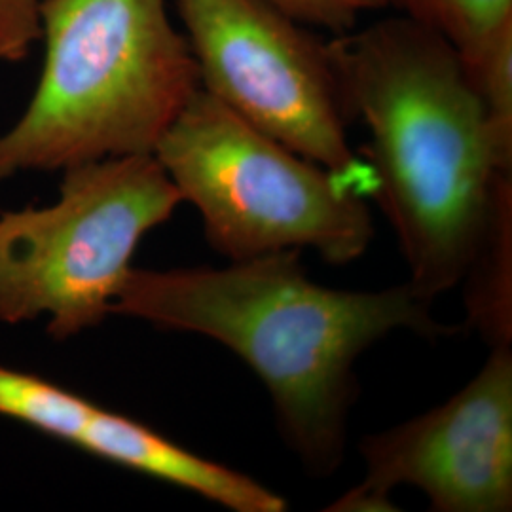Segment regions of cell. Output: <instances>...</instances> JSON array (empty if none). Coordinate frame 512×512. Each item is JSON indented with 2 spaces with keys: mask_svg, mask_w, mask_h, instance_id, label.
I'll list each match as a JSON object with an SVG mask.
<instances>
[{
  "mask_svg": "<svg viewBox=\"0 0 512 512\" xmlns=\"http://www.w3.org/2000/svg\"><path fill=\"white\" fill-rule=\"evenodd\" d=\"M349 122L368 131L366 164L408 268L435 300L461 283L497 184L482 103L458 48L404 16L330 38Z\"/></svg>",
  "mask_w": 512,
  "mask_h": 512,
  "instance_id": "7a4b0ae2",
  "label": "cell"
},
{
  "mask_svg": "<svg viewBox=\"0 0 512 512\" xmlns=\"http://www.w3.org/2000/svg\"><path fill=\"white\" fill-rule=\"evenodd\" d=\"M37 92L0 135V181L154 154L200 74L165 0H40Z\"/></svg>",
  "mask_w": 512,
  "mask_h": 512,
  "instance_id": "3957f363",
  "label": "cell"
},
{
  "mask_svg": "<svg viewBox=\"0 0 512 512\" xmlns=\"http://www.w3.org/2000/svg\"><path fill=\"white\" fill-rule=\"evenodd\" d=\"M40 40V0H0V63L23 61Z\"/></svg>",
  "mask_w": 512,
  "mask_h": 512,
  "instance_id": "4fadbf2b",
  "label": "cell"
},
{
  "mask_svg": "<svg viewBox=\"0 0 512 512\" xmlns=\"http://www.w3.org/2000/svg\"><path fill=\"white\" fill-rule=\"evenodd\" d=\"M0 416L230 511H287V501L255 478L202 458L145 423L37 374L0 366Z\"/></svg>",
  "mask_w": 512,
  "mask_h": 512,
  "instance_id": "ba28073f",
  "label": "cell"
},
{
  "mask_svg": "<svg viewBox=\"0 0 512 512\" xmlns=\"http://www.w3.org/2000/svg\"><path fill=\"white\" fill-rule=\"evenodd\" d=\"M294 21L311 29L327 31L332 37L357 27L363 14L387 8L384 0H266Z\"/></svg>",
  "mask_w": 512,
  "mask_h": 512,
  "instance_id": "7c38bea8",
  "label": "cell"
},
{
  "mask_svg": "<svg viewBox=\"0 0 512 512\" xmlns=\"http://www.w3.org/2000/svg\"><path fill=\"white\" fill-rule=\"evenodd\" d=\"M467 327L488 348H512V177L497 184L488 217L463 272Z\"/></svg>",
  "mask_w": 512,
  "mask_h": 512,
  "instance_id": "9c48e42d",
  "label": "cell"
},
{
  "mask_svg": "<svg viewBox=\"0 0 512 512\" xmlns=\"http://www.w3.org/2000/svg\"><path fill=\"white\" fill-rule=\"evenodd\" d=\"M181 203L154 154L65 169L52 205L0 215V321L48 315L55 340L97 327L112 315L139 243Z\"/></svg>",
  "mask_w": 512,
  "mask_h": 512,
  "instance_id": "5b68a950",
  "label": "cell"
},
{
  "mask_svg": "<svg viewBox=\"0 0 512 512\" xmlns=\"http://www.w3.org/2000/svg\"><path fill=\"white\" fill-rule=\"evenodd\" d=\"M110 313L200 334L238 355L266 385L281 437L313 476H330L344 461L355 365L366 349L397 330L458 332L408 281L330 289L311 281L294 249L222 268H131Z\"/></svg>",
  "mask_w": 512,
  "mask_h": 512,
  "instance_id": "6da1fadb",
  "label": "cell"
},
{
  "mask_svg": "<svg viewBox=\"0 0 512 512\" xmlns=\"http://www.w3.org/2000/svg\"><path fill=\"white\" fill-rule=\"evenodd\" d=\"M365 476L327 511H395L414 486L437 512L512 509V348H492L446 403L361 440Z\"/></svg>",
  "mask_w": 512,
  "mask_h": 512,
  "instance_id": "52a82bcc",
  "label": "cell"
},
{
  "mask_svg": "<svg viewBox=\"0 0 512 512\" xmlns=\"http://www.w3.org/2000/svg\"><path fill=\"white\" fill-rule=\"evenodd\" d=\"M154 156L228 260L311 249L329 264L365 255L374 220L365 192L194 93Z\"/></svg>",
  "mask_w": 512,
  "mask_h": 512,
  "instance_id": "277c9868",
  "label": "cell"
},
{
  "mask_svg": "<svg viewBox=\"0 0 512 512\" xmlns=\"http://www.w3.org/2000/svg\"><path fill=\"white\" fill-rule=\"evenodd\" d=\"M387 8L450 40L463 59L475 61L512 21V0H384Z\"/></svg>",
  "mask_w": 512,
  "mask_h": 512,
  "instance_id": "30bf717a",
  "label": "cell"
},
{
  "mask_svg": "<svg viewBox=\"0 0 512 512\" xmlns=\"http://www.w3.org/2000/svg\"><path fill=\"white\" fill-rule=\"evenodd\" d=\"M482 103L499 165L512 173V21L471 63H463Z\"/></svg>",
  "mask_w": 512,
  "mask_h": 512,
  "instance_id": "8fae6325",
  "label": "cell"
},
{
  "mask_svg": "<svg viewBox=\"0 0 512 512\" xmlns=\"http://www.w3.org/2000/svg\"><path fill=\"white\" fill-rule=\"evenodd\" d=\"M200 88L241 120L361 192L372 175L349 145L330 38L266 0H173Z\"/></svg>",
  "mask_w": 512,
  "mask_h": 512,
  "instance_id": "8992f818",
  "label": "cell"
}]
</instances>
